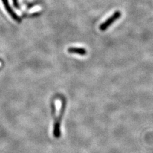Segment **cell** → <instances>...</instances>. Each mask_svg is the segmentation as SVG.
Returning <instances> with one entry per match:
<instances>
[{
    "label": "cell",
    "mask_w": 153,
    "mask_h": 153,
    "mask_svg": "<svg viewBox=\"0 0 153 153\" xmlns=\"http://www.w3.org/2000/svg\"><path fill=\"white\" fill-rule=\"evenodd\" d=\"M65 106H66L65 100L64 99H63L59 114L58 117H57V119H56V121L54 123V125L53 133H54V137L57 138H59L61 136V120H62V117H63V114H64V112L65 110Z\"/></svg>",
    "instance_id": "obj_1"
},
{
    "label": "cell",
    "mask_w": 153,
    "mask_h": 153,
    "mask_svg": "<svg viewBox=\"0 0 153 153\" xmlns=\"http://www.w3.org/2000/svg\"><path fill=\"white\" fill-rule=\"evenodd\" d=\"M121 16V13L119 11H117L115 12L112 16H111L108 19H107L106 21H105L104 22L101 24L100 26V30L101 31H105L106 30L107 28H108L110 26H111V25L117 20L118 19L120 18Z\"/></svg>",
    "instance_id": "obj_2"
},
{
    "label": "cell",
    "mask_w": 153,
    "mask_h": 153,
    "mask_svg": "<svg viewBox=\"0 0 153 153\" xmlns=\"http://www.w3.org/2000/svg\"><path fill=\"white\" fill-rule=\"evenodd\" d=\"M2 2H3L4 8H5L7 12L8 13L10 16L15 21H16L17 22H21V21L20 17H19L17 15V13L13 10L12 8L9 4L8 0H2Z\"/></svg>",
    "instance_id": "obj_3"
},
{
    "label": "cell",
    "mask_w": 153,
    "mask_h": 153,
    "mask_svg": "<svg viewBox=\"0 0 153 153\" xmlns=\"http://www.w3.org/2000/svg\"><path fill=\"white\" fill-rule=\"evenodd\" d=\"M69 53L71 54H76L81 56H84L87 54V51L84 48H79V47H70L68 49Z\"/></svg>",
    "instance_id": "obj_4"
},
{
    "label": "cell",
    "mask_w": 153,
    "mask_h": 153,
    "mask_svg": "<svg viewBox=\"0 0 153 153\" xmlns=\"http://www.w3.org/2000/svg\"><path fill=\"white\" fill-rule=\"evenodd\" d=\"M13 5L16 8L19 7V4H18V0H13Z\"/></svg>",
    "instance_id": "obj_5"
}]
</instances>
